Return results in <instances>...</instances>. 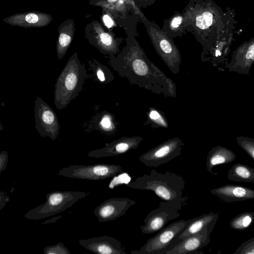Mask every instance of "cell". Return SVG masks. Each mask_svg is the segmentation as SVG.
<instances>
[{
	"instance_id": "obj_10",
	"label": "cell",
	"mask_w": 254,
	"mask_h": 254,
	"mask_svg": "<svg viewBox=\"0 0 254 254\" xmlns=\"http://www.w3.org/2000/svg\"><path fill=\"white\" fill-rule=\"evenodd\" d=\"M184 202L161 201L159 206L149 213L144 220V225L140 227L141 232L145 234H152L159 231L170 221L179 217V212L183 207Z\"/></svg>"
},
{
	"instance_id": "obj_28",
	"label": "cell",
	"mask_w": 254,
	"mask_h": 254,
	"mask_svg": "<svg viewBox=\"0 0 254 254\" xmlns=\"http://www.w3.org/2000/svg\"><path fill=\"white\" fill-rule=\"evenodd\" d=\"M145 125L152 128H167L168 124L163 113L154 108H150L147 113V121Z\"/></svg>"
},
{
	"instance_id": "obj_7",
	"label": "cell",
	"mask_w": 254,
	"mask_h": 254,
	"mask_svg": "<svg viewBox=\"0 0 254 254\" xmlns=\"http://www.w3.org/2000/svg\"><path fill=\"white\" fill-rule=\"evenodd\" d=\"M90 193L81 191H55L46 195L45 203L30 210L25 217L31 219H41L62 212L71 207Z\"/></svg>"
},
{
	"instance_id": "obj_8",
	"label": "cell",
	"mask_w": 254,
	"mask_h": 254,
	"mask_svg": "<svg viewBox=\"0 0 254 254\" xmlns=\"http://www.w3.org/2000/svg\"><path fill=\"white\" fill-rule=\"evenodd\" d=\"M85 37L90 45L109 58L116 56L121 51L122 38L117 37L97 20H94L86 26Z\"/></svg>"
},
{
	"instance_id": "obj_20",
	"label": "cell",
	"mask_w": 254,
	"mask_h": 254,
	"mask_svg": "<svg viewBox=\"0 0 254 254\" xmlns=\"http://www.w3.org/2000/svg\"><path fill=\"white\" fill-rule=\"evenodd\" d=\"M51 15L40 11H33L17 13L2 20L12 26L27 28H40L49 25L52 21Z\"/></svg>"
},
{
	"instance_id": "obj_25",
	"label": "cell",
	"mask_w": 254,
	"mask_h": 254,
	"mask_svg": "<svg viewBox=\"0 0 254 254\" xmlns=\"http://www.w3.org/2000/svg\"><path fill=\"white\" fill-rule=\"evenodd\" d=\"M219 214L213 212L203 214L199 216L190 219L185 229L179 236L181 239L197 233L205 226L209 225L213 222H217Z\"/></svg>"
},
{
	"instance_id": "obj_29",
	"label": "cell",
	"mask_w": 254,
	"mask_h": 254,
	"mask_svg": "<svg viewBox=\"0 0 254 254\" xmlns=\"http://www.w3.org/2000/svg\"><path fill=\"white\" fill-rule=\"evenodd\" d=\"M254 218V212L249 211L242 212L230 220V227L234 230H244L251 226Z\"/></svg>"
},
{
	"instance_id": "obj_18",
	"label": "cell",
	"mask_w": 254,
	"mask_h": 254,
	"mask_svg": "<svg viewBox=\"0 0 254 254\" xmlns=\"http://www.w3.org/2000/svg\"><path fill=\"white\" fill-rule=\"evenodd\" d=\"M142 140L143 138L138 136H123L106 143L104 147L100 149L89 151L87 156L91 158H100L121 155L130 150L136 149Z\"/></svg>"
},
{
	"instance_id": "obj_26",
	"label": "cell",
	"mask_w": 254,
	"mask_h": 254,
	"mask_svg": "<svg viewBox=\"0 0 254 254\" xmlns=\"http://www.w3.org/2000/svg\"><path fill=\"white\" fill-rule=\"evenodd\" d=\"M229 180L235 182L254 183V169L246 165L237 163L228 172Z\"/></svg>"
},
{
	"instance_id": "obj_14",
	"label": "cell",
	"mask_w": 254,
	"mask_h": 254,
	"mask_svg": "<svg viewBox=\"0 0 254 254\" xmlns=\"http://www.w3.org/2000/svg\"><path fill=\"white\" fill-rule=\"evenodd\" d=\"M136 202L127 197H113L107 199L97 206L93 211L99 222L116 220L124 215Z\"/></svg>"
},
{
	"instance_id": "obj_34",
	"label": "cell",
	"mask_w": 254,
	"mask_h": 254,
	"mask_svg": "<svg viewBox=\"0 0 254 254\" xmlns=\"http://www.w3.org/2000/svg\"><path fill=\"white\" fill-rule=\"evenodd\" d=\"M102 9V20L104 26L109 29L113 28L115 24L113 17L106 9Z\"/></svg>"
},
{
	"instance_id": "obj_39",
	"label": "cell",
	"mask_w": 254,
	"mask_h": 254,
	"mask_svg": "<svg viewBox=\"0 0 254 254\" xmlns=\"http://www.w3.org/2000/svg\"><path fill=\"white\" fill-rule=\"evenodd\" d=\"M3 129H4V127L0 122V131H1Z\"/></svg>"
},
{
	"instance_id": "obj_4",
	"label": "cell",
	"mask_w": 254,
	"mask_h": 254,
	"mask_svg": "<svg viewBox=\"0 0 254 254\" xmlns=\"http://www.w3.org/2000/svg\"><path fill=\"white\" fill-rule=\"evenodd\" d=\"M87 74L75 52L68 60L55 85L54 102L59 110L67 107L82 90Z\"/></svg>"
},
{
	"instance_id": "obj_15",
	"label": "cell",
	"mask_w": 254,
	"mask_h": 254,
	"mask_svg": "<svg viewBox=\"0 0 254 254\" xmlns=\"http://www.w3.org/2000/svg\"><path fill=\"white\" fill-rule=\"evenodd\" d=\"M216 222H213L205 226L201 231L190 235L182 240L166 254H198L203 247L210 242V234Z\"/></svg>"
},
{
	"instance_id": "obj_23",
	"label": "cell",
	"mask_w": 254,
	"mask_h": 254,
	"mask_svg": "<svg viewBox=\"0 0 254 254\" xmlns=\"http://www.w3.org/2000/svg\"><path fill=\"white\" fill-rule=\"evenodd\" d=\"M162 32L170 39L182 37L187 33L186 21L184 13L176 11L170 18L164 21Z\"/></svg>"
},
{
	"instance_id": "obj_24",
	"label": "cell",
	"mask_w": 254,
	"mask_h": 254,
	"mask_svg": "<svg viewBox=\"0 0 254 254\" xmlns=\"http://www.w3.org/2000/svg\"><path fill=\"white\" fill-rule=\"evenodd\" d=\"M236 154L231 150L225 147L217 145L213 147L208 153L206 157V165L207 171L213 175V168L216 165L228 164L234 161Z\"/></svg>"
},
{
	"instance_id": "obj_27",
	"label": "cell",
	"mask_w": 254,
	"mask_h": 254,
	"mask_svg": "<svg viewBox=\"0 0 254 254\" xmlns=\"http://www.w3.org/2000/svg\"><path fill=\"white\" fill-rule=\"evenodd\" d=\"M88 64L99 82L106 84L111 82L114 79V76L111 70L99 61L92 59L88 61Z\"/></svg>"
},
{
	"instance_id": "obj_21",
	"label": "cell",
	"mask_w": 254,
	"mask_h": 254,
	"mask_svg": "<svg viewBox=\"0 0 254 254\" xmlns=\"http://www.w3.org/2000/svg\"><path fill=\"white\" fill-rule=\"evenodd\" d=\"M210 193L226 203L244 201L254 198V190L240 185H226L210 190Z\"/></svg>"
},
{
	"instance_id": "obj_11",
	"label": "cell",
	"mask_w": 254,
	"mask_h": 254,
	"mask_svg": "<svg viewBox=\"0 0 254 254\" xmlns=\"http://www.w3.org/2000/svg\"><path fill=\"white\" fill-rule=\"evenodd\" d=\"M34 118L35 127L40 135L55 140L60 133L58 118L53 109L38 96H36L35 100Z\"/></svg>"
},
{
	"instance_id": "obj_3",
	"label": "cell",
	"mask_w": 254,
	"mask_h": 254,
	"mask_svg": "<svg viewBox=\"0 0 254 254\" xmlns=\"http://www.w3.org/2000/svg\"><path fill=\"white\" fill-rule=\"evenodd\" d=\"M185 185L182 176L170 171L161 173L155 169L149 175L144 174L127 184L131 189L151 190L165 201L184 202L188 199L182 196Z\"/></svg>"
},
{
	"instance_id": "obj_1",
	"label": "cell",
	"mask_w": 254,
	"mask_h": 254,
	"mask_svg": "<svg viewBox=\"0 0 254 254\" xmlns=\"http://www.w3.org/2000/svg\"><path fill=\"white\" fill-rule=\"evenodd\" d=\"M126 32V46L109 60L113 69L132 84L165 97H175V84L147 58L135 39L137 33Z\"/></svg>"
},
{
	"instance_id": "obj_12",
	"label": "cell",
	"mask_w": 254,
	"mask_h": 254,
	"mask_svg": "<svg viewBox=\"0 0 254 254\" xmlns=\"http://www.w3.org/2000/svg\"><path fill=\"white\" fill-rule=\"evenodd\" d=\"M184 145L179 137L169 139L142 154L139 160L146 166L156 168L180 155Z\"/></svg>"
},
{
	"instance_id": "obj_17",
	"label": "cell",
	"mask_w": 254,
	"mask_h": 254,
	"mask_svg": "<svg viewBox=\"0 0 254 254\" xmlns=\"http://www.w3.org/2000/svg\"><path fill=\"white\" fill-rule=\"evenodd\" d=\"M236 23L235 17L231 21L225 34L210 50L201 55L202 61L210 62L214 65L227 62L231 45L234 39Z\"/></svg>"
},
{
	"instance_id": "obj_2",
	"label": "cell",
	"mask_w": 254,
	"mask_h": 254,
	"mask_svg": "<svg viewBox=\"0 0 254 254\" xmlns=\"http://www.w3.org/2000/svg\"><path fill=\"white\" fill-rule=\"evenodd\" d=\"M182 12L187 32L191 33L202 46L201 55L210 50L225 34L236 15L234 9L227 7L223 11L212 0H189Z\"/></svg>"
},
{
	"instance_id": "obj_9",
	"label": "cell",
	"mask_w": 254,
	"mask_h": 254,
	"mask_svg": "<svg viewBox=\"0 0 254 254\" xmlns=\"http://www.w3.org/2000/svg\"><path fill=\"white\" fill-rule=\"evenodd\" d=\"M122 169L120 165L110 164L73 165L63 168L58 175L70 178L97 181L114 177L121 173Z\"/></svg>"
},
{
	"instance_id": "obj_6",
	"label": "cell",
	"mask_w": 254,
	"mask_h": 254,
	"mask_svg": "<svg viewBox=\"0 0 254 254\" xmlns=\"http://www.w3.org/2000/svg\"><path fill=\"white\" fill-rule=\"evenodd\" d=\"M190 220L182 219L165 226L139 250L132 251L131 254H166L182 240L179 236Z\"/></svg>"
},
{
	"instance_id": "obj_38",
	"label": "cell",
	"mask_w": 254,
	"mask_h": 254,
	"mask_svg": "<svg viewBox=\"0 0 254 254\" xmlns=\"http://www.w3.org/2000/svg\"><path fill=\"white\" fill-rule=\"evenodd\" d=\"M61 217H62V216H57V217H55L54 218H53L51 219H49L48 220H46L45 222V224H47V223H52V222H56L58 220H59V219H60Z\"/></svg>"
},
{
	"instance_id": "obj_30",
	"label": "cell",
	"mask_w": 254,
	"mask_h": 254,
	"mask_svg": "<svg viewBox=\"0 0 254 254\" xmlns=\"http://www.w3.org/2000/svg\"><path fill=\"white\" fill-rule=\"evenodd\" d=\"M236 140L238 145L254 160V139L245 136H237Z\"/></svg>"
},
{
	"instance_id": "obj_31",
	"label": "cell",
	"mask_w": 254,
	"mask_h": 254,
	"mask_svg": "<svg viewBox=\"0 0 254 254\" xmlns=\"http://www.w3.org/2000/svg\"><path fill=\"white\" fill-rule=\"evenodd\" d=\"M44 253L45 254H71L68 249L61 242L53 246L45 247L44 250Z\"/></svg>"
},
{
	"instance_id": "obj_19",
	"label": "cell",
	"mask_w": 254,
	"mask_h": 254,
	"mask_svg": "<svg viewBox=\"0 0 254 254\" xmlns=\"http://www.w3.org/2000/svg\"><path fill=\"white\" fill-rule=\"evenodd\" d=\"M78 242L80 246L95 254H127L121 242L109 236L81 239Z\"/></svg>"
},
{
	"instance_id": "obj_36",
	"label": "cell",
	"mask_w": 254,
	"mask_h": 254,
	"mask_svg": "<svg viewBox=\"0 0 254 254\" xmlns=\"http://www.w3.org/2000/svg\"><path fill=\"white\" fill-rule=\"evenodd\" d=\"M135 5L140 9L146 8L153 4L157 0H133Z\"/></svg>"
},
{
	"instance_id": "obj_22",
	"label": "cell",
	"mask_w": 254,
	"mask_h": 254,
	"mask_svg": "<svg viewBox=\"0 0 254 254\" xmlns=\"http://www.w3.org/2000/svg\"><path fill=\"white\" fill-rule=\"evenodd\" d=\"M58 37L56 43L57 58L62 60L65 55L75 33V24L73 19L64 20L58 29Z\"/></svg>"
},
{
	"instance_id": "obj_5",
	"label": "cell",
	"mask_w": 254,
	"mask_h": 254,
	"mask_svg": "<svg viewBox=\"0 0 254 254\" xmlns=\"http://www.w3.org/2000/svg\"><path fill=\"white\" fill-rule=\"evenodd\" d=\"M140 21L145 26L148 35L158 55L174 73L180 70L181 57L180 51L174 41L170 39L156 23L149 21L146 17Z\"/></svg>"
},
{
	"instance_id": "obj_32",
	"label": "cell",
	"mask_w": 254,
	"mask_h": 254,
	"mask_svg": "<svg viewBox=\"0 0 254 254\" xmlns=\"http://www.w3.org/2000/svg\"><path fill=\"white\" fill-rule=\"evenodd\" d=\"M234 254H254V238L243 243Z\"/></svg>"
},
{
	"instance_id": "obj_37",
	"label": "cell",
	"mask_w": 254,
	"mask_h": 254,
	"mask_svg": "<svg viewBox=\"0 0 254 254\" xmlns=\"http://www.w3.org/2000/svg\"><path fill=\"white\" fill-rule=\"evenodd\" d=\"M9 200V197L4 192L0 191V210L4 206L6 203Z\"/></svg>"
},
{
	"instance_id": "obj_35",
	"label": "cell",
	"mask_w": 254,
	"mask_h": 254,
	"mask_svg": "<svg viewBox=\"0 0 254 254\" xmlns=\"http://www.w3.org/2000/svg\"><path fill=\"white\" fill-rule=\"evenodd\" d=\"M7 161V152L6 151H2L0 152V173L5 169Z\"/></svg>"
},
{
	"instance_id": "obj_13",
	"label": "cell",
	"mask_w": 254,
	"mask_h": 254,
	"mask_svg": "<svg viewBox=\"0 0 254 254\" xmlns=\"http://www.w3.org/2000/svg\"><path fill=\"white\" fill-rule=\"evenodd\" d=\"M88 1L92 5L106 9L115 22L125 20L129 16L140 21L145 16L133 0H88Z\"/></svg>"
},
{
	"instance_id": "obj_16",
	"label": "cell",
	"mask_w": 254,
	"mask_h": 254,
	"mask_svg": "<svg viewBox=\"0 0 254 254\" xmlns=\"http://www.w3.org/2000/svg\"><path fill=\"white\" fill-rule=\"evenodd\" d=\"M254 63V38L245 41L233 52L229 64V71L248 74Z\"/></svg>"
},
{
	"instance_id": "obj_33",
	"label": "cell",
	"mask_w": 254,
	"mask_h": 254,
	"mask_svg": "<svg viewBox=\"0 0 254 254\" xmlns=\"http://www.w3.org/2000/svg\"><path fill=\"white\" fill-rule=\"evenodd\" d=\"M113 119V118L109 114H105L99 123L100 127L104 131L110 132V129L113 130L114 128Z\"/></svg>"
}]
</instances>
